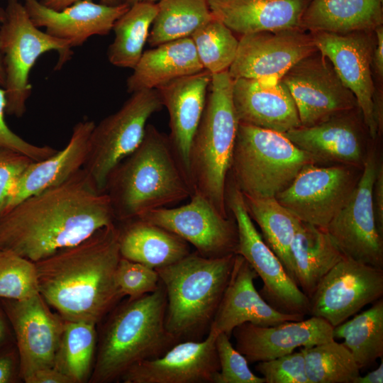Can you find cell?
<instances>
[{
	"label": "cell",
	"instance_id": "1",
	"mask_svg": "<svg viewBox=\"0 0 383 383\" xmlns=\"http://www.w3.org/2000/svg\"><path fill=\"white\" fill-rule=\"evenodd\" d=\"M116 223L109 196L82 169L8 211L0 218V250L36 262Z\"/></svg>",
	"mask_w": 383,
	"mask_h": 383
},
{
	"label": "cell",
	"instance_id": "2",
	"mask_svg": "<svg viewBox=\"0 0 383 383\" xmlns=\"http://www.w3.org/2000/svg\"><path fill=\"white\" fill-rule=\"evenodd\" d=\"M121 257L116 223L35 262L38 292L64 320L96 325L123 297L116 279Z\"/></svg>",
	"mask_w": 383,
	"mask_h": 383
},
{
	"label": "cell",
	"instance_id": "3",
	"mask_svg": "<svg viewBox=\"0 0 383 383\" xmlns=\"http://www.w3.org/2000/svg\"><path fill=\"white\" fill-rule=\"evenodd\" d=\"M116 223L190 198V182L167 135L148 124L138 147L110 174L105 188Z\"/></svg>",
	"mask_w": 383,
	"mask_h": 383
},
{
	"label": "cell",
	"instance_id": "4",
	"mask_svg": "<svg viewBox=\"0 0 383 383\" xmlns=\"http://www.w3.org/2000/svg\"><path fill=\"white\" fill-rule=\"evenodd\" d=\"M166 292L161 282L155 292L116 306L98 340L89 382L120 380L133 365L159 357L178 343L166 328Z\"/></svg>",
	"mask_w": 383,
	"mask_h": 383
},
{
	"label": "cell",
	"instance_id": "5",
	"mask_svg": "<svg viewBox=\"0 0 383 383\" xmlns=\"http://www.w3.org/2000/svg\"><path fill=\"white\" fill-rule=\"evenodd\" d=\"M235 254L206 257L196 251L155 269L167 297L165 326L179 342L209 329L228 283Z\"/></svg>",
	"mask_w": 383,
	"mask_h": 383
},
{
	"label": "cell",
	"instance_id": "6",
	"mask_svg": "<svg viewBox=\"0 0 383 383\" xmlns=\"http://www.w3.org/2000/svg\"><path fill=\"white\" fill-rule=\"evenodd\" d=\"M233 81L228 70L211 75L205 107L189 154L193 193L205 197L225 216H228L227 178L239 124L233 101Z\"/></svg>",
	"mask_w": 383,
	"mask_h": 383
},
{
	"label": "cell",
	"instance_id": "7",
	"mask_svg": "<svg viewBox=\"0 0 383 383\" xmlns=\"http://www.w3.org/2000/svg\"><path fill=\"white\" fill-rule=\"evenodd\" d=\"M313 158L283 133L239 123L230 172L245 196L275 198Z\"/></svg>",
	"mask_w": 383,
	"mask_h": 383
},
{
	"label": "cell",
	"instance_id": "8",
	"mask_svg": "<svg viewBox=\"0 0 383 383\" xmlns=\"http://www.w3.org/2000/svg\"><path fill=\"white\" fill-rule=\"evenodd\" d=\"M58 53L55 70L71 59L72 46L67 40L42 31L31 21L23 4L7 0L5 18L0 26V54L5 72L6 113L21 118L32 92L29 74L44 53Z\"/></svg>",
	"mask_w": 383,
	"mask_h": 383
},
{
	"label": "cell",
	"instance_id": "9",
	"mask_svg": "<svg viewBox=\"0 0 383 383\" xmlns=\"http://www.w3.org/2000/svg\"><path fill=\"white\" fill-rule=\"evenodd\" d=\"M162 106L156 89L135 91L117 111L95 123L82 169L99 192H105L111 172L138 147L148 119Z\"/></svg>",
	"mask_w": 383,
	"mask_h": 383
},
{
	"label": "cell",
	"instance_id": "10",
	"mask_svg": "<svg viewBox=\"0 0 383 383\" xmlns=\"http://www.w3.org/2000/svg\"><path fill=\"white\" fill-rule=\"evenodd\" d=\"M227 209L234 218L238 242L235 254L241 255L262 281V297L279 312L309 315V299L290 277L282 263L256 229L244 197L233 180L226 184Z\"/></svg>",
	"mask_w": 383,
	"mask_h": 383
},
{
	"label": "cell",
	"instance_id": "11",
	"mask_svg": "<svg viewBox=\"0 0 383 383\" xmlns=\"http://www.w3.org/2000/svg\"><path fill=\"white\" fill-rule=\"evenodd\" d=\"M357 169L309 164L275 199L300 221L326 229L352 195L361 175Z\"/></svg>",
	"mask_w": 383,
	"mask_h": 383
},
{
	"label": "cell",
	"instance_id": "12",
	"mask_svg": "<svg viewBox=\"0 0 383 383\" xmlns=\"http://www.w3.org/2000/svg\"><path fill=\"white\" fill-rule=\"evenodd\" d=\"M281 80L294 100L301 126L318 124L357 106L353 94L318 50L296 62Z\"/></svg>",
	"mask_w": 383,
	"mask_h": 383
},
{
	"label": "cell",
	"instance_id": "13",
	"mask_svg": "<svg viewBox=\"0 0 383 383\" xmlns=\"http://www.w3.org/2000/svg\"><path fill=\"white\" fill-rule=\"evenodd\" d=\"M377 166L374 152H367L352 195L326 231L345 257L383 269L382 235L376 223L372 195Z\"/></svg>",
	"mask_w": 383,
	"mask_h": 383
},
{
	"label": "cell",
	"instance_id": "14",
	"mask_svg": "<svg viewBox=\"0 0 383 383\" xmlns=\"http://www.w3.org/2000/svg\"><path fill=\"white\" fill-rule=\"evenodd\" d=\"M138 218L174 233L204 257H220L236 252L238 236L234 218L223 216L196 192L187 204L151 210Z\"/></svg>",
	"mask_w": 383,
	"mask_h": 383
},
{
	"label": "cell",
	"instance_id": "15",
	"mask_svg": "<svg viewBox=\"0 0 383 383\" xmlns=\"http://www.w3.org/2000/svg\"><path fill=\"white\" fill-rule=\"evenodd\" d=\"M383 269L345 257L322 279L309 297V316L335 327L382 298Z\"/></svg>",
	"mask_w": 383,
	"mask_h": 383
},
{
	"label": "cell",
	"instance_id": "16",
	"mask_svg": "<svg viewBox=\"0 0 383 383\" xmlns=\"http://www.w3.org/2000/svg\"><path fill=\"white\" fill-rule=\"evenodd\" d=\"M317 50L300 27L243 35L228 70L233 79H281L296 62Z\"/></svg>",
	"mask_w": 383,
	"mask_h": 383
},
{
	"label": "cell",
	"instance_id": "17",
	"mask_svg": "<svg viewBox=\"0 0 383 383\" xmlns=\"http://www.w3.org/2000/svg\"><path fill=\"white\" fill-rule=\"evenodd\" d=\"M18 351L21 379L54 367L65 320L52 313L40 293L21 300L0 299Z\"/></svg>",
	"mask_w": 383,
	"mask_h": 383
},
{
	"label": "cell",
	"instance_id": "18",
	"mask_svg": "<svg viewBox=\"0 0 383 383\" xmlns=\"http://www.w3.org/2000/svg\"><path fill=\"white\" fill-rule=\"evenodd\" d=\"M317 50L333 65L343 84L355 96L370 137L378 128L374 116V84L372 77L373 45L363 31L345 34L311 33Z\"/></svg>",
	"mask_w": 383,
	"mask_h": 383
},
{
	"label": "cell",
	"instance_id": "19",
	"mask_svg": "<svg viewBox=\"0 0 383 383\" xmlns=\"http://www.w3.org/2000/svg\"><path fill=\"white\" fill-rule=\"evenodd\" d=\"M178 342L159 357L140 362L121 377L124 383H213L220 366L216 338Z\"/></svg>",
	"mask_w": 383,
	"mask_h": 383
},
{
	"label": "cell",
	"instance_id": "20",
	"mask_svg": "<svg viewBox=\"0 0 383 383\" xmlns=\"http://www.w3.org/2000/svg\"><path fill=\"white\" fill-rule=\"evenodd\" d=\"M232 335L235 348L249 363L269 360L291 353L297 348L335 339L333 327L325 319L313 316L269 326L244 323L235 328Z\"/></svg>",
	"mask_w": 383,
	"mask_h": 383
},
{
	"label": "cell",
	"instance_id": "21",
	"mask_svg": "<svg viewBox=\"0 0 383 383\" xmlns=\"http://www.w3.org/2000/svg\"><path fill=\"white\" fill-rule=\"evenodd\" d=\"M258 277L249 263L235 254L232 272L209 329L229 338L235 328L250 323L269 326L305 317L279 312L271 306L254 285Z\"/></svg>",
	"mask_w": 383,
	"mask_h": 383
},
{
	"label": "cell",
	"instance_id": "22",
	"mask_svg": "<svg viewBox=\"0 0 383 383\" xmlns=\"http://www.w3.org/2000/svg\"><path fill=\"white\" fill-rule=\"evenodd\" d=\"M23 5L35 26L68 41L72 48L83 45L93 35H108L130 7L124 3L109 6L92 0L77 1L60 11L51 9L38 0H24Z\"/></svg>",
	"mask_w": 383,
	"mask_h": 383
},
{
	"label": "cell",
	"instance_id": "23",
	"mask_svg": "<svg viewBox=\"0 0 383 383\" xmlns=\"http://www.w3.org/2000/svg\"><path fill=\"white\" fill-rule=\"evenodd\" d=\"M232 94L239 123L281 133L301 126L294 100L281 79H234Z\"/></svg>",
	"mask_w": 383,
	"mask_h": 383
},
{
	"label": "cell",
	"instance_id": "24",
	"mask_svg": "<svg viewBox=\"0 0 383 383\" xmlns=\"http://www.w3.org/2000/svg\"><path fill=\"white\" fill-rule=\"evenodd\" d=\"M211 81V74L203 70L156 89L169 113L170 141L189 180V149L205 107Z\"/></svg>",
	"mask_w": 383,
	"mask_h": 383
},
{
	"label": "cell",
	"instance_id": "25",
	"mask_svg": "<svg viewBox=\"0 0 383 383\" xmlns=\"http://www.w3.org/2000/svg\"><path fill=\"white\" fill-rule=\"evenodd\" d=\"M347 113L311 126H300L283 133L309 153L315 162H331L363 167L365 154L361 133Z\"/></svg>",
	"mask_w": 383,
	"mask_h": 383
},
{
	"label": "cell",
	"instance_id": "26",
	"mask_svg": "<svg viewBox=\"0 0 383 383\" xmlns=\"http://www.w3.org/2000/svg\"><path fill=\"white\" fill-rule=\"evenodd\" d=\"M94 126L89 120L78 122L62 150L40 161H33L14 187L5 213L22 200L63 183L82 170Z\"/></svg>",
	"mask_w": 383,
	"mask_h": 383
},
{
	"label": "cell",
	"instance_id": "27",
	"mask_svg": "<svg viewBox=\"0 0 383 383\" xmlns=\"http://www.w3.org/2000/svg\"><path fill=\"white\" fill-rule=\"evenodd\" d=\"M309 0H207L216 18L243 35L300 27Z\"/></svg>",
	"mask_w": 383,
	"mask_h": 383
},
{
	"label": "cell",
	"instance_id": "28",
	"mask_svg": "<svg viewBox=\"0 0 383 383\" xmlns=\"http://www.w3.org/2000/svg\"><path fill=\"white\" fill-rule=\"evenodd\" d=\"M126 81L128 93L157 89L204 70L190 37L172 40L143 52Z\"/></svg>",
	"mask_w": 383,
	"mask_h": 383
},
{
	"label": "cell",
	"instance_id": "29",
	"mask_svg": "<svg viewBox=\"0 0 383 383\" xmlns=\"http://www.w3.org/2000/svg\"><path fill=\"white\" fill-rule=\"evenodd\" d=\"M116 223L121 257L155 270L191 253L189 244L184 240L141 218Z\"/></svg>",
	"mask_w": 383,
	"mask_h": 383
},
{
	"label": "cell",
	"instance_id": "30",
	"mask_svg": "<svg viewBox=\"0 0 383 383\" xmlns=\"http://www.w3.org/2000/svg\"><path fill=\"white\" fill-rule=\"evenodd\" d=\"M383 0H309L300 28L311 33L374 30L383 23Z\"/></svg>",
	"mask_w": 383,
	"mask_h": 383
},
{
	"label": "cell",
	"instance_id": "31",
	"mask_svg": "<svg viewBox=\"0 0 383 383\" xmlns=\"http://www.w3.org/2000/svg\"><path fill=\"white\" fill-rule=\"evenodd\" d=\"M291 255L295 282L309 299L326 274L345 257L326 229L301 221Z\"/></svg>",
	"mask_w": 383,
	"mask_h": 383
},
{
	"label": "cell",
	"instance_id": "32",
	"mask_svg": "<svg viewBox=\"0 0 383 383\" xmlns=\"http://www.w3.org/2000/svg\"><path fill=\"white\" fill-rule=\"evenodd\" d=\"M243 197L248 212L260 228L265 242L295 282L291 246L301 221L275 198Z\"/></svg>",
	"mask_w": 383,
	"mask_h": 383
},
{
	"label": "cell",
	"instance_id": "33",
	"mask_svg": "<svg viewBox=\"0 0 383 383\" xmlns=\"http://www.w3.org/2000/svg\"><path fill=\"white\" fill-rule=\"evenodd\" d=\"M157 13V4L138 2L115 22L114 39L107 50L109 62L118 67L133 69L143 52V48Z\"/></svg>",
	"mask_w": 383,
	"mask_h": 383
},
{
	"label": "cell",
	"instance_id": "34",
	"mask_svg": "<svg viewBox=\"0 0 383 383\" xmlns=\"http://www.w3.org/2000/svg\"><path fill=\"white\" fill-rule=\"evenodd\" d=\"M334 338L350 352L360 370L372 365L383 357V299L377 300L370 308L333 327Z\"/></svg>",
	"mask_w": 383,
	"mask_h": 383
},
{
	"label": "cell",
	"instance_id": "35",
	"mask_svg": "<svg viewBox=\"0 0 383 383\" xmlns=\"http://www.w3.org/2000/svg\"><path fill=\"white\" fill-rule=\"evenodd\" d=\"M97 341L96 324L65 320L54 367L72 383L89 382L95 362Z\"/></svg>",
	"mask_w": 383,
	"mask_h": 383
},
{
	"label": "cell",
	"instance_id": "36",
	"mask_svg": "<svg viewBox=\"0 0 383 383\" xmlns=\"http://www.w3.org/2000/svg\"><path fill=\"white\" fill-rule=\"evenodd\" d=\"M148 43L151 47L190 37L213 18L207 0H159Z\"/></svg>",
	"mask_w": 383,
	"mask_h": 383
},
{
	"label": "cell",
	"instance_id": "37",
	"mask_svg": "<svg viewBox=\"0 0 383 383\" xmlns=\"http://www.w3.org/2000/svg\"><path fill=\"white\" fill-rule=\"evenodd\" d=\"M301 349L309 383H354L360 375L350 352L335 339Z\"/></svg>",
	"mask_w": 383,
	"mask_h": 383
},
{
	"label": "cell",
	"instance_id": "38",
	"mask_svg": "<svg viewBox=\"0 0 383 383\" xmlns=\"http://www.w3.org/2000/svg\"><path fill=\"white\" fill-rule=\"evenodd\" d=\"M190 38L204 70L213 75L228 70L235 59L238 40L224 23L213 17Z\"/></svg>",
	"mask_w": 383,
	"mask_h": 383
},
{
	"label": "cell",
	"instance_id": "39",
	"mask_svg": "<svg viewBox=\"0 0 383 383\" xmlns=\"http://www.w3.org/2000/svg\"><path fill=\"white\" fill-rule=\"evenodd\" d=\"M38 293L35 262L0 250V299L21 300Z\"/></svg>",
	"mask_w": 383,
	"mask_h": 383
},
{
	"label": "cell",
	"instance_id": "40",
	"mask_svg": "<svg viewBox=\"0 0 383 383\" xmlns=\"http://www.w3.org/2000/svg\"><path fill=\"white\" fill-rule=\"evenodd\" d=\"M215 344L220 370L213 383H265L262 377L251 371L245 356L233 346L226 333H218Z\"/></svg>",
	"mask_w": 383,
	"mask_h": 383
},
{
	"label": "cell",
	"instance_id": "41",
	"mask_svg": "<svg viewBox=\"0 0 383 383\" xmlns=\"http://www.w3.org/2000/svg\"><path fill=\"white\" fill-rule=\"evenodd\" d=\"M116 279L123 296L131 299L155 292L160 283L155 269L123 257L119 260Z\"/></svg>",
	"mask_w": 383,
	"mask_h": 383
},
{
	"label": "cell",
	"instance_id": "42",
	"mask_svg": "<svg viewBox=\"0 0 383 383\" xmlns=\"http://www.w3.org/2000/svg\"><path fill=\"white\" fill-rule=\"evenodd\" d=\"M255 369L262 375L265 383H309L301 349L258 362Z\"/></svg>",
	"mask_w": 383,
	"mask_h": 383
},
{
	"label": "cell",
	"instance_id": "43",
	"mask_svg": "<svg viewBox=\"0 0 383 383\" xmlns=\"http://www.w3.org/2000/svg\"><path fill=\"white\" fill-rule=\"evenodd\" d=\"M33 161L22 153L0 148V218L18 180Z\"/></svg>",
	"mask_w": 383,
	"mask_h": 383
},
{
	"label": "cell",
	"instance_id": "44",
	"mask_svg": "<svg viewBox=\"0 0 383 383\" xmlns=\"http://www.w3.org/2000/svg\"><path fill=\"white\" fill-rule=\"evenodd\" d=\"M6 105L5 89L0 87V148L22 153L33 161H40L57 152V150L48 145L32 144L15 133L5 121Z\"/></svg>",
	"mask_w": 383,
	"mask_h": 383
},
{
	"label": "cell",
	"instance_id": "45",
	"mask_svg": "<svg viewBox=\"0 0 383 383\" xmlns=\"http://www.w3.org/2000/svg\"><path fill=\"white\" fill-rule=\"evenodd\" d=\"M22 380L18 351L15 342L0 348V383Z\"/></svg>",
	"mask_w": 383,
	"mask_h": 383
},
{
	"label": "cell",
	"instance_id": "46",
	"mask_svg": "<svg viewBox=\"0 0 383 383\" xmlns=\"http://www.w3.org/2000/svg\"><path fill=\"white\" fill-rule=\"evenodd\" d=\"M372 204L376 223L383 235V166L378 165L372 187Z\"/></svg>",
	"mask_w": 383,
	"mask_h": 383
},
{
	"label": "cell",
	"instance_id": "47",
	"mask_svg": "<svg viewBox=\"0 0 383 383\" xmlns=\"http://www.w3.org/2000/svg\"><path fill=\"white\" fill-rule=\"evenodd\" d=\"M24 382L26 383H72L66 375L54 367L38 370Z\"/></svg>",
	"mask_w": 383,
	"mask_h": 383
},
{
	"label": "cell",
	"instance_id": "48",
	"mask_svg": "<svg viewBox=\"0 0 383 383\" xmlns=\"http://www.w3.org/2000/svg\"><path fill=\"white\" fill-rule=\"evenodd\" d=\"M376 33V46L373 50L372 63L377 74L383 75V26H379L374 30Z\"/></svg>",
	"mask_w": 383,
	"mask_h": 383
},
{
	"label": "cell",
	"instance_id": "49",
	"mask_svg": "<svg viewBox=\"0 0 383 383\" xmlns=\"http://www.w3.org/2000/svg\"><path fill=\"white\" fill-rule=\"evenodd\" d=\"M13 342L15 339L12 328L0 304V348Z\"/></svg>",
	"mask_w": 383,
	"mask_h": 383
},
{
	"label": "cell",
	"instance_id": "50",
	"mask_svg": "<svg viewBox=\"0 0 383 383\" xmlns=\"http://www.w3.org/2000/svg\"><path fill=\"white\" fill-rule=\"evenodd\" d=\"M79 0H40L45 6L56 11H60ZM100 3L114 6L122 3L121 0H99Z\"/></svg>",
	"mask_w": 383,
	"mask_h": 383
},
{
	"label": "cell",
	"instance_id": "51",
	"mask_svg": "<svg viewBox=\"0 0 383 383\" xmlns=\"http://www.w3.org/2000/svg\"><path fill=\"white\" fill-rule=\"evenodd\" d=\"M379 366L374 370L367 373L365 375L361 374L355 379L354 383H382L383 382V358Z\"/></svg>",
	"mask_w": 383,
	"mask_h": 383
},
{
	"label": "cell",
	"instance_id": "52",
	"mask_svg": "<svg viewBox=\"0 0 383 383\" xmlns=\"http://www.w3.org/2000/svg\"><path fill=\"white\" fill-rule=\"evenodd\" d=\"M5 18V9L0 7V23H1ZM5 84V72L3 65L2 56L0 54V87H3Z\"/></svg>",
	"mask_w": 383,
	"mask_h": 383
},
{
	"label": "cell",
	"instance_id": "53",
	"mask_svg": "<svg viewBox=\"0 0 383 383\" xmlns=\"http://www.w3.org/2000/svg\"><path fill=\"white\" fill-rule=\"evenodd\" d=\"M159 0H121L122 3L126 4L129 6L133 5V4L138 3V2H152L156 3Z\"/></svg>",
	"mask_w": 383,
	"mask_h": 383
}]
</instances>
